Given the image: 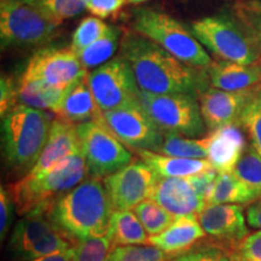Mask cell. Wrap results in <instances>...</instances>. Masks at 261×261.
<instances>
[{
    "label": "cell",
    "instance_id": "obj_16",
    "mask_svg": "<svg viewBox=\"0 0 261 261\" xmlns=\"http://www.w3.org/2000/svg\"><path fill=\"white\" fill-rule=\"evenodd\" d=\"M259 92H228L207 87L197 97L207 128L215 130L224 126L240 125V119L247 104Z\"/></svg>",
    "mask_w": 261,
    "mask_h": 261
},
{
    "label": "cell",
    "instance_id": "obj_45",
    "mask_svg": "<svg viewBox=\"0 0 261 261\" xmlns=\"http://www.w3.org/2000/svg\"><path fill=\"white\" fill-rule=\"evenodd\" d=\"M241 6L246 8L250 11H255V12H261V0H252V2L244 3Z\"/></svg>",
    "mask_w": 261,
    "mask_h": 261
},
{
    "label": "cell",
    "instance_id": "obj_24",
    "mask_svg": "<svg viewBox=\"0 0 261 261\" xmlns=\"http://www.w3.org/2000/svg\"><path fill=\"white\" fill-rule=\"evenodd\" d=\"M108 234L112 240L114 248L149 244L148 233L132 210L113 212Z\"/></svg>",
    "mask_w": 261,
    "mask_h": 261
},
{
    "label": "cell",
    "instance_id": "obj_40",
    "mask_svg": "<svg viewBox=\"0 0 261 261\" xmlns=\"http://www.w3.org/2000/svg\"><path fill=\"white\" fill-rule=\"evenodd\" d=\"M234 253L242 261H261V230L250 233L238 244Z\"/></svg>",
    "mask_w": 261,
    "mask_h": 261
},
{
    "label": "cell",
    "instance_id": "obj_22",
    "mask_svg": "<svg viewBox=\"0 0 261 261\" xmlns=\"http://www.w3.org/2000/svg\"><path fill=\"white\" fill-rule=\"evenodd\" d=\"M55 116L75 125L89 121L106 123L103 112L98 108L90 90L87 76L64 91Z\"/></svg>",
    "mask_w": 261,
    "mask_h": 261
},
{
    "label": "cell",
    "instance_id": "obj_20",
    "mask_svg": "<svg viewBox=\"0 0 261 261\" xmlns=\"http://www.w3.org/2000/svg\"><path fill=\"white\" fill-rule=\"evenodd\" d=\"M207 160L218 173L233 172L237 162L247 149V143L240 125H228L212 130L208 135Z\"/></svg>",
    "mask_w": 261,
    "mask_h": 261
},
{
    "label": "cell",
    "instance_id": "obj_3",
    "mask_svg": "<svg viewBox=\"0 0 261 261\" xmlns=\"http://www.w3.org/2000/svg\"><path fill=\"white\" fill-rule=\"evenodd\" d=\"M2 119L6 165L22 178L34 167L46 145L52 113L18 104Z\"/></svg>",
    "mask_w": 261,
    "mask_h": 261
},
{
    "label": "cell",
    "instance_id": "obj_10",
    "mask_svg": "<svg viewBox=\"0 0 261 261\" xmlns=\"http://www.w3.org/2000/svg\"><path fill=\"white\" fill-rule=\"evenodd\" d=\"M67 247V240L52 225L47 211H33L16 224L8 250L14 260L29 261L61 252Z\"/></svg>",
    "mask_w": 261,
    "mask_h": 261
},
{
    "label": "cell",
    "instance_id": "obj_26",
    "mask_svg": "<svg viewBox=\"0 0 261 261\" xmlns=\"http://www.w3.org/2000/svg\"><path fill=\"white\" fill-rule=\"evenodd\" d=\"M260 196L250 190L244 182L231 173H218L210 203L250 204L260 200Z\"/></svg>",
    "mask_w": 261,
    "mask_h": 261
},
{
    "label": "cell",
    "instance_id": "obj_23",
    "mask_svg": "<svg viewBox=\"0 0 261 261\" xmlns=\"http://www.w3.org/2000/svg\"><path fill=\"white\" fill-rule=\"evenodd\" d=\"M135 152L160 178H188L214 169L207 159L175 158L150 150H138Z\"/></svg>",
    "mask_w": 261,
    "mask_h": 261
},
{
    "label": "cell",
    "instance_id": "obj_18",
    "mask_svg": "<svg viewBox=\"0 0 261 261\" xmlns=\"http://www.w3.org/2000/svg\"><path fill=\"white\" fill-rule=\"evenodd\" d=\"M79 152H81V150L79 136H77V125L55 116L46 145L34 167L25 175L42 174L64 161L65 159Z\"/></svg>",
    "mask_w": 261,
    "mask_h": 261
},
{
    "label": "cell",
    "instance_id": "obj_35",
    "mask_svg": "<svg viewBox=\"0 0 261 261\" xmlns=\"http://www.w3.org/2000/svg\"><path fill=\"white\" fill-rule=\"evenodd\" d=\"M232 254L223 244L211 240L208 243H198L189 252L172 257L168 261H230Z\"/></svg>",
    "mask_w": 261,
    "mask_h": 261
},
{
    "label": "cell",
    "instance_id": "obj_25",
    "mask_svg": "<svg viewBox=\"0 0 261 261\" xmlns=\"http://www.w3.org/2000/svg\"><path fill=\"white\" fill-rule=\"evenodd\" d=\"M17 92L18 104L50 112L55 115L63 97L64 90L55 89L40 81L21 77L17 84Z\"/></svg>",
    "mask_w": 261,
    "mask_h": 261
},
{
    "label": "cell",
    "instance_id": "obj_6",
    "mask_svg": "<svg viewBox=\"0 0 261 261\" xmlns=\"http://www.w3.org/2000/svg\"><path fill=\"white\" fill-rule=\"evenodd\" d=\"M196 39L221 61L240 64H253L261 61L249 32L228 16H210L191 23Z\"/></svg>",
    "mask_w": 261,
    "mask_h": 261
},
{
    "label": "cell",
    "instance_id": "obj_32",
    "mask_svg": "<svg viewBox=\"0 0 261 261\" xmlns=\"http://www.w3.org/2000/svg\"><path fill=\"white\" fill-rule=\"evenodd\" d=\"M110 25L104 23L102 19L90 16L85 17L77 25L75 32L73 33V39H71V48L79 54L84 48H86L98 39L103 37L106 33L109 31Z\"/></svg>",
    "mask_w": 261,
    "mask_h": 261
},
{
    "label": "cell",
    "instance_id": "obj_42",
    "mask_svg": "<svg viewBox=\"0 0 261 261\" xmlns=\"http://www.w3.org/2000/svg\"><path fill=\"white\" fill-rule=\"evenodd\" d=\"M217 177L218 172L213 169V171L188 177L187 179L194 187L195 190L197 191V194L205 201V204H208V202L211 200L212 192H213L215 181H217Z\"/></svg>",
    "mask_w": 261,
    "mask_h": 261
},
{
    "label": "cell",
    "instance_id": "obj_27",
    "mask_svg": "<svg viewBox=\"0 0 261 261\" xmlns=\"http://www.w3.org/2000/svg\"><path fill=\"white\" fill-rule=\"evenodd\" d=\"M210 137L196 139L177 133H163L161 145L159 146V154L175 156L184 159H207Z\"/></svg>",
    "mask_w": 261,
    "mask_h": 261
},
{
    "label": "cell",
    "instance_id": "obj_33",
    "mask_svg": "<svg viewBox=\"0 0 261 261\" xmlns=\"http://www.w3.org/2000/svg\"><path fill=\"white\" fill-rule=\"evenodd\" d=\"M240 126L246 130L250 144L261 156V91L247 104L240 119Z\"/></svg>",
    "mask_w": 261,
    "mask_h": 261
},
{
    "label": "cell",
    "instance_id": "obj_48",
    "mask_svg": "<svg viewBox=\"0 0 261 261\" xmlns=\"http://www.w3.org/2000/svg\"><path fill=\"white\" fill-rule=\"evenodd\" d=\"M230 261H242V259H241V257L238 256L236 253H233L232 255H231V260Z\"/></svg>",
    "mask_w": 261,
    "mask_h": 261
},
{
    "label": "cell",
    "instance_id": "obj_12",
    "mask_svg": "<svg viewBox=\"0 0 261 261\" xmlns=\"http://www.w3.org/2000/svg\"><path fill=\"white\" fill-rule=\"evenodd\" d=\"M87 75V69L73 48L48 47L38 51L29 60L21 77L65 91Z\"/></svg>",
    "mask_w": 261,
    "mask_h": 261
},
{
    "label": "cell",
    "instance_id": "obj_1",
    "mask_svg": "<svg viewBox=\"0 0 261 261\" xmlns=\"http://www.w3.org/2000/svg\"><path fill=\"white\" fill-rule=\"evenodd\" d=\"M120 56L128 62L139 90L144 92L198 97L210 83L207 73L179 61L133 29L123 33Z\"/></svg>",
    "mask_w": 261,
    "mask_h": 261
},
{
    "label": "cell",
    "instance_id": "obj_41",
    "mask_svg": "<svg viewBox=\"0 0 261 261\" xmlns=\"http://www.w3.org/2000/svg\"><path fill=\"white\" fill-rule=\"evenodd\" d=\"M238 17L253 38L261 55V12L250 11L243 6H238Z\"/></svg>",
    "mask_w": 261,
    "mask_h": 261
},
{
    "label": "cell",
    "instance_id": "obj_31",
    "mask_svg": "<svg viewBox=\"0 0 261 261\" xmlns=\"http://www.w3.org/2000/svg\"><path fill=\"white\" fill-rule=\"evenodd\" d=\"M232 173L261 197V156L252 145L243 152Z\"/></svg>",
    "mask_w": 261,
    "mask_h": 261
},
{
    "label": "cell",
    "instance_id": "obj_43",
    "mask_svg": "<svg viewBox=\"0 0 261 261\" xmlns=\"http://www.w3.org/2000/svg\"><path fill=\"white\" fill-rule=\"evenodd\" d=\"M247 221L252 227L261 230V198L248 207Z\"/></svg>",
    "mask_w": 261,
    "mask_h": 261
},
{
    "label": "cell",
    "instance_id": "obj_39",
    "mask_svg": "<svg viewBox=\"0 0 261 261\" xmlns=\"http://www.w3.org/2000/svg\"><path fill=\"white\" fill-rule=\"evenodd\" d=\"M18 106L17 84L10 76H2L0 83V114L2 117L9 113L12 108Z\"/></svg>",
    "mask_w": 261,
    "mask_h": 261
},
{
    "label": "cell",
    "instance_id": "obj_5",
    "mask_svg": "<svg viewBox=\"0 0 261 261\" xmlns=\"http://www.w3.org/2000/svg\"><path fill=\"white\" fill-rule=\"evenodd\" d=\"M133 31L191 67L207 69L213 62L192 32L165 12L138 10L133 19Z\"/></svg>",
    "mask_w": 261,
    "mask_h": 261
},
{
    "label": "cell",
    "instance_id": "obj_30",
    "mask_svg": "<svg viewBox=\"0 0 261 261\" xmlns=\"http://www.w3.org/2000/svg\"><path fill=\"white\" fill-rule=\"evenodd\" d=\"M114 249L109 234L83 238L74 243L73 261H108Z\"/></svg>",
    "mask_w": 261,
    "mask_h": 261
},
{
    "label": "cell",
    "instance_id": "obj_13",
    "mask_svg": "<svg viewBox=\"0 0 261 261\" xmlns=\"http://www.w3.org/2000/svg\"><path fill=\"white\" fill-rule=\"evenodd\" d=\"M104 122L123 145L133 151H158L163 132L151 121L139 102L103 113Z\"/></svg>",
    "mask_w": 261,
    "mask_h": 261
},
{
    "label": "cell",
    "instance_id": "obj_15",
    "mask_svg": "<svg viewBox=\"0 0 261 261\" xmlns=\"http://www.w3.org/2000/svg\"><path fill=\"white\" fill-rule=\"evenodd\" d=\"M197 218L205 234L232 253L248 236L243 207L240 204H205Z\"/></svg>",
    "mask_w": 261,
    "mask_h": 261
},
{
    "label": "cell",
    "instance_id": "obj_28",
    "mask_svg": "<svg viewBox=\"0 0 261 261\" xmlns=\"http://www.w3.org/2000/svg\"><path fill=\"white\" fill-rule=\"evenodd\" d=\"M120 31L115 27H110L102 38L98 39L92 45L84 48L77 54L81 63L86 69L98 68L113 57L117 46H119Z\"/></svg>",
    "mask_w": 261,
    "mask_h": 261
},
{
    "label": "cell",
    "instance_id": "obj_46",
    "mask_svg": "<svg viewBox=\"0 0 261 261\" xmlns=\"http://www.w3.org/2000/svg\"><path fill=\"white\" fill-rule=\"evenodd\" d=\"M14 2L23 3V4H29V5H34V4H37L39 0H14Z\"/></svg>",
    "mask_w": 261,
    "mask_h": 261
},
{
    "label": "cell",
    "instance_id": "obj_17",
    "mask_svg": "<svg viewBox=\"0 0 261 261\" xmlns=\"http://www.w3.org/2000/svg\"><path fill=\"white\" fill-rule=\"evenodd\" d=\"M150 198L175 218L198 215L205 207L187 178H159Z\"/></svg>",
    "mask_w": 261,
    "mask_h": 261
},
{
    "label": "cell",
    "instance_id": "obj_19",
    "mask_svg": "<svg viewBox=\"0 0 261 261\" xmlns=\"http://www.w3.org/2000/svg\"><path fill=\"white\" fill-rule=\"evenodd\" d=\"M207 75L215 89L228 92L261 91V61L253 64L215 61L207 68Z\"/></svg>",
    "mask_w": 261,
    "mask_h": 261
},
{
    "label": "cell",
    "instance_id": "obj_8",
    "mask_svg": "<svg viewBox=\"0 0 261 261\" xmlns=\"http://www.w3.org/2000/svg\"><path fill=\"white\" fill-rule=\"evenodd\" d=\"M139 104L163 133L197 137L205 133L197 97L191 94L139 92Z\"/></svg>",
    "mask_w": 261,
    "mask_h": 261
},
{
    "label": "cell",
    "instance_id": "obj_38",
    "mask_svg": "<svg viewBox=\"0 0 261 261\" xmlns=\"http://www.w3.org/2000/svg\"><path fill=\"white\" fill-rule=\"evenodd\" d=\"M15 208L14 198L10 194L9 189L2 185L0 188V238L2 241H4L10 227H11Z\"/></svg>",
    "mask_w": 261,
    "mask_h": 261
},
{
    "label": "cell",
    "instance_id": "obj_14",
    "mask_svg": "<svg viewBox=\"0 0 261 261\" xmlns=\"http://www.w3.org/2000/svg\"><path fill=\"white\" fill-rule=\"evenodd\" d=\"M159 175L144 161L132 160L129 165L103 179L114 211H129L152 194Z\"/></svg>",
    "mask_w": 261,
    "mask_h": 261
},
{
    "label": "cell",
    "instance_id": "obj_29",
    "mask_svg": "<svg viewBox=\"0 0 261 261\" xmlns=\"http://www.w3.org/2000/svg\"><path fill=\"white\" fill-rule=\"evenodd\" d=\"M132 211L135 212L140 223L144 226L146 233L150 236H156L163 232L175 220V217H173L151 198L140 202Z\"/></svg>",
    "mask_w": 261,
    "mask_h": 261
},
{
    "label": "cell",
    "instance_id": "obj_34",
    "mask_svg": "<svg viewBox=\"0 0 261 261\" xmlns=\"http://www.w3.org/2000/svg\"><path fill=\"white\" fill-rule=\"evenodd\" d=\"M167 254L158 247L149 246H119L113 249L108 261H168Z\"/></svg>",
    "mask_w": 261,
    "mask_h": 261
},
{
    "label": "cell",
    "instance_id": "obj_37",
    "mask_svg": "<svg viewBox=\"0 0 261 261\" xmlns=\"http://www.w3.org/2000/svg\"><path fill=\"white\" fill-rule=\"evenodd\" d=\"M128 0H87L86 10L97 18H109L121 12Z\"/></svg>",
    "mask_w": 261,
    "mask_h": 261
},
{
    "label": "cell",
    "instance_id": "obj_2",
    "mask_svg": "<svg viewBox=\"0 0 261 261\" xmlns=\"http://www.w3.org/2000/svg\"><path fill=\"white\" fill-rule=\"evenodd\" d=\"M113 205L100 179L87 178L48 208L52 225L71 242L109 231Z\"/></svg>",
    "mask_w": 261,
    "mask_h": 261
},
{
    "label": "cell",
    "instance_id": "obj_36",
    "mask_svg": "<svg viewBox=\"0 0 261 261\" xmlns=\"http://www.w3.org/2000/svg\"><path fill=\"white\" fill-rule=\"evenodd\" d=\"M87 0H39L37 4L42 11L58 22L73 18L86 10Z\"/></svg>",
    "mask_w": 261,
    "mask_h": 261
},
{
    "label": "cell",
    "instance_id": "obj_9",
    "mask_svg": "<svg viewBox=\"0 0 261 261\" xmlns=\"http://www.w3.org/2000/svg\"><path fill=\"white\" fill-rule=\"evenodd\" d=\"M81 155L89 177L104 179L132 162V155L103 122L89 121L77 125Z\"/></svg>",
    "mask_w": 261,
    "mask_h": 261
},
{
    "label": "cell",
    "instance_id": "obj_47",
    "mask_svg": "<svg viewBox=\"0 0 261 261\" xmlns=\"http://www.w3.org/2000/svg\"><path fill=\"white\" fill-rule=\"evenodd\" d=\"M145 2H149V0H128L129 4H142Z\"/></svg>",
    "mask_w": 261,
    "mask_h": 261
},
{
    "label": "cell",
    "instance_id": "obj_44",
    "mask_svg": "<svg viewBox=\"0 0 261 261\" xmlns=\"http://www.w3.org/2000/svg\"><path fill=\"white\" fill-rule=\"evenodd\" d=\"M74 259V246L69 249L61 250V252L50 254V255H45L38 259H33L29 261H73Z\"/></svg>",
    "mask_w": 261,
    "mask_h": 261
},
{
    "label": "cell",
    "instance_id": "obj_21",
    "mask_svg": "<svg viewBox=\"0 0 261 261\" xmlns=\"http://www.w3.org/2000/svg\"><path fill=\"white\" fill-rule=\"evenodd\" d=\"M205 236L197 215H187L175 218L171 226L160 234L150 236L149 244L158 247L172 259L189 252Z\"/></svg>",
    "mask_w": 261,
    "mask_h": 261
},
{
    "label": "cell",
    "instance_id": "obj_11",
    "mask_svg": "<svg viewBox=\"0 0 261 261\" xmlns=\"http://www.w3.org/2000/svg\"><path fill=\"white\" fill-rule=\"evenodd\" d=\"M87 83L103 113L139 102V87L128 62L119 56L87 75Z\"/></svg>",
    "mask_w": 261,
    "mask_h": 261
},
{
    "label": "cell",
    "instance_id": "obj_7",
    "mask_svg": "<svg viewBox=\"0 0 261 261\" xmlns=\"http://www.w3.org/2000/svg\"><path fill=\"white\" fill-rule=\"evenodd\" d=\"M61 22L35 5L0 0L2 47L41 46L56 38Z\"/></svg>",
    "mask_w": 261,
    "mask_h": 261
},
{
    "label": "cell",
    "instance_id": "obj_4",
    "mask_svg": "<svg viewBox=\"0 0 261 261\" xmlns=\"http://www.w3.org/2000/svg\"><path fill=\"white\" fill-rule=\"evenodd\" d=\"M89 175L81 152L65 159L50 171L39 175H24L8 189L19 215L33 211H48L61 196L83 182Z\"/></svg>",
    "mask_w": 261,
    "mask_h": 261
}]
</instances>
